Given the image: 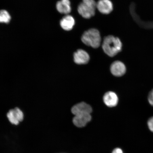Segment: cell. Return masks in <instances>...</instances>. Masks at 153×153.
<instances>
[{
	"instance_id": "cell-16",
	"label": "cell",
	"mask_w": 153,
	"mask_h": 153,
	"mask_svg": "<svg viewBox=\"0 0 153 153\" xmlns=\"http://www.w3.org/2000/svg\"><path fill=\"white\" fill-rule=\"evenodd\" d=\"M112 153H123L121 149L116 148L115 149Z\"/></svg>"
},
{
	"instance_id": "cell-1",
	"label": "cell",
	"mask_w": 153,
	"mask_h": 153,
	"mask_svg": "<svg viewBox=\"0 0 153 153\" xmlns=\"http://www.w3.org/2000/svg\"><path fill=\"white\" fill-rule=\"evenodd\" d=\"M122 43L119 38L109 35L104 38L102 48L106 54L110 57H114L122 51Z\"/></svg>"
},
{
	"instance_id": "cell-8",
	"label": "cell",
	"mask_w": 153,
	"mask_h": 153,
	"mask_svg": "<svg viewBox=\"0 0 153 153\" xmlns=\"http://www.w3.org/2000/svg\"><path fill=\"white\" fill-rule=\"evenodd\" d=\"M111 71L114 76H120L125 74L126 69L123 62L117 61L112 63L111 66Z\"/></svg>"
},
{
	"instance_id": "cell-10",
	"label": "cell",
	"mask_w": 153,
	"mask_h": 153,
	"mask_svg": "<svg viewBox=\"0 0 153 153\" xmlns=\"http://www.w3.org/2000/svg\"><path fill=\"white\" fill-rule=\"evenodd\" d=\"M103 100L106 106L112 108L117 105L118 99L117 95L112 91H108L105 94Z\"/></svg>"
},
{
	"instance_id": "cell-4",
	"label": "cell",
	"mask_w": 153,
	"mask_h": 153,
	"mask_svg": "<svg viewBox=\"0 0 153 153\" xmlns=\"http://www.w3.org/2000/svg\"><path fill=\"white\" fill-rule=\"evenodd\" d=\"M7 117L11 123L17 125L23 120L24 115L20 109L16 108L10 110L7 113Z\"/></svg>"
},
{
	"instance_id": "cell-5",
	"label": "cell",
	"mask_w": 153,
	"mask_h": 153,
	"mask_svg": "<svg viewBox=\"0 0 153 153\" xmlns=\"http://www.w3.org/2000/svg\"><path fill=\"white\" fill-rule=\"evenodd\" d=\"M97 8L102 14H108L113 10V4L110 0H99L97 3Z\"/></svg>"
},
{
	"instance_id": "cell-12",
	"label": "cell",
	"mask_w": 153,
	"mask_h": 153,
	"mask_svg": "<svg viewBox=\"0 0 153 153\" xmlns=\"http://www.w3.org/2000/svg\"><path fill=\"white\" fill-rule=\"evenodd\" d=\"M75 23V20L74 18L70 15H67L63 17L60 21L61 27L66 31H70L72 30Z\"/></svg>"
},
{
	"instance_id": "cell-6",
	"label": "cell",
	"mask_w": 153,
	"mask_h": 153,
	"mask_svg": "<svg viewBox=\"0 0 153 153\" xmlns=\"http://www.w3.org/2000/svg\"><path fill=\"white\" fill-rule=\"evenodd\" d=\"M72 114L74 115L84 114H91L92 109L91 106L85 102H82L73 107L71 110Z\"/></svg>"
},
{
	"instance_id": "cell-3",
	"label": "cell",
	"mask_w": 153,
	"mask_h": 153,
	"mask_svg": "<svg viewBox=\"0 0 153 153\" xmlns=\"http://www.w3.org/2000/svg\"><path fill=\"white\" fill-rule=\"evenodd\" d=\"M97 3L95 0H82L78 7V11L82 17L89 19L95 14Z\"/></svg>"
},
{
	"instance_id": "cell-15",
	"label": "cell",
	"mask_w": 153,
	"mask_h": 153,
	"mask_svg": "<svg viewBox=\"0 0 153 153\" xmlns=\"http://www.w3.org/2000/svg\"><path fill=\"white\" fill-rule=\"evenodd\" d=\"M148 100L150 104L153 106V89L149 93L148 96Z\"/></svg>"
},
{
	"instance_id": "cell-11",
	"label": "cell",
	"mask_w": 153,
	"mask_h": 153,
	"mask_svg": "<svg viewBox=\"0 0 153 153\" xmlns=\"http://www.w3.org/2000/svg\"><path fill=\"white\" fill-rule=\"evenodd\" d=\"M56 7L57 11L62 14H68L71 11L70 0H60L57 1Z\"/></svg>"
},
{
	"instance_id": "cell-2",
	"label": "cell",
	"mask_w": 153,
	"mask_h": 153,
	"mask_svg": "<svg viewBox=\"0 0 153 153\" xmlns=\"http://www.w3.org/2000/svg\"><path fill=\"white\" fill-rule=\"evenodd\" d=\"M81 40L84 44L88 46L97 48L100 46L101 43L100 32L96 29H90L83 33Z\"/></svg>"
},
{
	"instance_id": "cell-9",
	"label": "cell",
	"mask_w": 153,
	"mask_h": 153,
	"mask_svg": "<svg viewBox=\"0 0 153 153\" xmlns=\"http://www.w3.org/2000/svg\"><path fill=\"white\" fill-rule=\"evenodd\" d=\"M91 114L76 115L73 120L74 125L78 127H83L91 121Z\"/></svg>"
},
{
	"instance_id": "cell-14",
	"label": "cell",
	"mask_w": 153,
	"mask_h": 153,
	"mask_svg": "<svg viewBox=\"0 0 153 153\" xmlns=\"http://www.w3.org/2000/svg\"><path fill=\"white\" fill-rule=\"evenodd\" d=\"M148 124L149 129L153 132V117L149 119Z\"/></svg>"
},
{
	"instance_id": "cell-13",
	"label": "cell",
	"mask_w": 153,
	"mask_h": 153,
	"mask_svg": "<svg viewBox=\"0 0 153 153\" xmlns=\"http://www.w3.org/2000/svg\"><path fill=\"white\" fill-rule=\"evenodd\" d=\"M11 17L8 11L5 10H0V23L7 24L10 22Z\"/></svg>"
},
{
	"instance_id": "cell-7",
	"label": "cell",
	"mask_w": 153,
	"mask_h": 153,
	"mask_svg": "<svg viewBox=\"0 0 153 153\" xmlns=\"http://www.w3.org/2000/svg\"><path fill=\"white\" fill-rule=\"evenodd\" d=\"M74 62L79 65L85 64L90 60L89 55L85 51L78 49L74 54Z\"/></svg>"
}]
</instances>
